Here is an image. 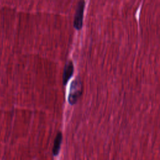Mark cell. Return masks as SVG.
<instances>
[{"label": "cell", "instance_id": "cell-1", "mask_svg": "<svg viewBox=\"0 0 160 160\" xmlns=\"http://www.w3.org/2000/svg\"><path fill=\"white\" fill-rule=\"evenodd\" d=\"M82 82L81 78L78 76L71 83L68 101L71 105L74 104L82 93Z\"/></svg>", "mask_w": 160, "mask_h": 160}, {"label": "cell", "instance_id": "cell-2", "mask_svg": "<svg viewBox=\"0 0 160 160\" xmlns=\"http://www.w3.org/2000/svg\"><path fill=\"white\" fill-rule=\"evenodd\" d=\"M85 6V1L84 0L79 1L77 4L76 12L74 14V27L78 29L79 30L82 27V22H83V12H84V9Z\"/></svg>", "mask_w": 160, "mask_h": 160}, {"label": "cell", "instance_id": "cell-3", "mask_svg": "<svg viewBox=\"0 0 160 160\" xmlns=\"http://www.w3.org/2000/svg\"><path fill=\"white\" fill-rule=\"evenodd\" d=\"M74 72V64L71 60H68L65 63L62 73V83L66 85Z\"/></svg>", "mask_w": 160, "mask_h": 160}, {"label": "cell", "instance_id": "cell-4", "mask_svg": "<svg viewBox=\"0 0 160 160\" xmlns=\"http://www.w3.org/2000/svg\"><path fill=\"white\" fill-rule=\"evenodd\" d=\"M62 139V132L61 131H59L56 134V136L55 138L54 142V145L52 148V152L54 156L58 155L60 148H61Z\"/></svg>", "mask_w": 160, "mask_h": 160}]
</instances>
